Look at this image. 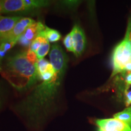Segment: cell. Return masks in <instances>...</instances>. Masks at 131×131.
Segmentation results:
<instances>
[{
	"instance_id": "d6986e66",
	"label": "cell",
	"mask_w": 131,
	"mask_h": 131,
	"mask_svg": "<svg viewBox=\"0 0 131 131\" xmlns=\"http://www.w3.org/2000/svg\"><path fill=\"white\" fill-rule=\"evenodd\" d=\"M4 95V88L3 85L0 83V107L2 105L3 101V97Z\"/></svg>"
},
{
	"instance_id": "4fadbf2b",
	"label": "cell",
	"mask_w": 131,
	"mask_h": 131,
	"mask_svg": "<svg viewBox=\"0 0 131 131\" xmlns=\"http://www.w3.org/2000/svg\"><path fill=\"white\" fill-rule=\"evenodd\" d=\"M35 69L38 77L40 76L44 73L46 72L48 70L52 69L53 67L50 63L45 59H41V60H38L35 63Z\"/></svg>"
},
{
	"instance_id": "cb8c5ba5",
	"label": "cell",
	"mask_w": 131,
	"mask_h": 131,
	"mask_svg": "<svg viewBox=\"0 0 131 131\" xmlns=\"http://www.w3.org/2000/svg\"><path fill=\"white\" fill-rule=\"evenodd\" d=\"M1 17H2V16H1V15H0V19L1 18Z\"/></svg>"
},
{
	"instance_id": "603a6c76",
	"label": "cell",
	"mask_w": 131,
	"mask_h": 131,
	"mask_svg": "<svg viewBox=\"0 0 131 131\" xmlns=\"http://www.w3.org/2000/svg\"><path fill=\"white\" fill-rule=\"evenodd\" d=\"M3 13V1L0 0V14Z\"/></svg>"
},
{
	"instance_id": "277c9868",
	"label": "cell",
	"mask_w": 131,
	"mask_h": 131,
	"mask_svg": "<svg viewBox=\"0 0 131 131\" xmlns=\"http://www.w3.org/2000/svg\"><path fill=\"white\" fill-rule=\"evenodd\" d=\"M50 63L57 75L64 77L68 67V57L59 45H53L49 53Z\"/></svg>"
},
{
	"instance_id": "30bf717a",
	"label": "cell",
	"mask_w": 131,
	"mask_h": 131,
	"mask_svg": "<svg viewBox=\"0 0 131 131\" xmlns=\"http://www.w3.org/2000/svg\"><path fill=\"white\" fill-rule=\"evenodd\" d=\"M45 27L46 26L40 21L35 22L26 29L23 35L29 41L32 42L36 38L40 36Z\"/></svg>"
},
{
	"instance_id": "2e32d148",
	"label": "cell",
	"mask_w": 131,
	"mask_h": 131,
	"mask_svg": "<svg viewBox=\"0 0 131 131\" xmlns=\"http://www.w3.org/2000/svg\"><path fill=\"white\" fill-rule=\"evenodd\" d=\"M63 44L69 52H73V41L71 32L66 35L63 40Z\"/></svg>"
},
{
	"instance_id": "9a60e30c",
	"label": "cell",
	"mask_w": 131,
	"mask_h": 131,
	"mask_svg": "<svg viewBox=\"0 0 131 131\" xmlns=\"http://www.w3.org/2000/svg\"><path fill=\"white\" fill-rule=\"evenodd\" d=\"M50 49V44L49 42L47 41L46 39L44 40L42 42V45H41L40 48L36 52L37 54V58L38 60H41V59H44L46 55L48 53Z\"/></svg>"
},
{
	"instance_id": "5bb4252c",
	"label": "cell",
	"mask_w": 131,
	"mask_h": 131,
	"mask_svg": "<svg viewBox=\"0 0 131 131\" xmlns=\"http://www.w3.org/2000/svg\"><path fill=\"white\" fill-rule=\"evenodd\" d=\"M114 118L124 122L131 128V106L122 112L115 114L114 115Z\"/></svg>"
},
{
	"instance_id": "ffe728a7",
	"label": "cell",
	"mask_w": 131,
	"mask_h": 131,
	"mask_svg": "<svg viewBox=\"0 0 131 131\" xmlns=\"http://www.w3.org/2000/svg\"><path fill=\"white\" fill-rule=\"evenodd\" d=\"M126 105L129 106L131 104V91L126 93Z\"/></svg>"
},
{
	"instance_id": "7402d4cb",
	"label": "cell",
	"mask_w": 131,
	"mask_h": 131,
	"mask_svg": "<svg viewBox=\"0 0 131 131\" xmlns=\"http://www.w3.org/2000/svg\"><path fill=\"white\" fill-rule=\"evenodd\" d=\"M126 83L127 85H131V72L128 73L126 77Z\"/></svg>"
},
{
	"instance_id": "8992f818",
	"label": "cell",
	"mask_w": 131,
	"mask_h": 131,
	"mask_svg": "<svg viewBox=\"0 0 131 131\" xmlns=\"http://www.w3.org/2000/svg\"><path fill=\"white\" fill-rule=\"evenodd\" d=\"M73 41V53L79 57L84 52L86 46V40L84 31L79 25L75 24L72 29Z\"/></svg>"
},
{
	"instance_id": "ac0fdd59",
	"label": "cell",
	"mask_w": 131,
	"mask_h": 131,
	"mask_svg": "<svg viewBox=\"0 0 131 131\" xmlns=\"http://www.w3.org/2000/svg\"><path fill=\"white\" fill-rule=\"evenodd\" d=\"M18 42L19 45H21V46L26 47H30V44L32 42L29 41L28 40H27V39H26V38L22 35L20 37V38H19L18 41Z\"/></svg>"
},
{
	"instance_id": "6da1fadb",
	"label": "cell",
	"mask_w": 131,
	"mask_h": 131,
	"mask_svg": "<svg viewBox=\"0 0 131 131\" xmlns=\"http://www.w3.org/2000/svg\"><path fill=\"white\" fill-rule=\"evenodd\" d=\"M63 78L55 73L50 81L42 82L38 85L25 99L16 105L15 111L32 126L41 124L52 111Z\"/></svg>"
},
{
	"instance_id": "7c38bea8",
	"label": "cell",
	"mask_w": 131,
	"mask_h": 131,
	"mask_svg": "<svg viewBox=\"0 0 131 131\" xmlns=\"http://www.w3.org/2000/svg\"><path fill=\"white\" fill-rule=\"evenodd\" d=\"M39 37L45 38L49 42H55L61 39V35L58 30L46 26L45 29L41 33Z\"/></svg>"
},
{
	"instance_id": "7a4b0ae2",
	"label": "cell",
	"mask_w": 131,
	"mask_h": 131,
	"mask_svg": "<svg viewBox=\"0 0 131 131\" xmlns=\"http://www.w3.org/2000/svg\"><path fill=\"white\" fill-rule=\"evenodd\" d=\"M35 65L26 57V51L19 52L6 58L0 73L15 89L25 91L39 80Z\"/></svg>"
},
{
	"instance_id": "44dd1931",
	"label": "cell",
	"mask_w": 131,
	"mask_h": 131,
	"mask_svg": "<svg viewBox=\"0 0 131 131\" xmlns=\"http://www.w3.org/2000/svg\"><path fill=\"white\" fill-rule=\"evenodd\" d=\"M124 72H131V61L125 66L124 68Z\"/></svg>"
},
{
	"instance_id": "5b68a950",
	"label": "cell",
	"mask_w": 131,
	"mask_h": 131,
	"mask_svg": "<svg viewBox=\"0 0 131 131\" xmlns=\"http://www.w3.org/2000/svg\"><path fill=\"white\" fill-rule=\"evenodd\" d=\"M97 131H131V128L117 118L98 119L95 120Z\"/></svg>"
},
{
	"instance_id": "9c48e42d",
	"label": "cell",
	"mask_w": 131,
	"mask_h": 131,
	"mask_svg": "<svg viewBox=\"0 0 131 131\" xmlns=\"http://www.w3.org/2000/svg\"><path fill=\"white\" fill-rule=\"evenodd\" d=\"M3 13L4 14H23L28 13L24 0H4Z\"/></svg>"
},
{
	"instance_id": "ba28073f",
	"label": "cell",
	"mask_w": 131,
	"mask_h": 131,
	"mask_svg": "<svg viewBox=\"0 0 131 131\" xmlns=\"http://www.w3.org/2000/svg\"><path fill=\"white\" fill-rule=\"evenodd\" d=\"M35 22V21L34 19L30 18H21L18 22H17V23L15 24L12 32L4 41H9L16 44L19 38L24 34L26 29Z\"/></svg>"
},
{
	"instance_id": "e0dca14e",
	"label": "cell",
	"mask_w": 131,
	"mask_h": 131,
	"mask_svg": "<svg viewBox=\"0 0 131 131\" xmlns=\"http://www.w3.org/2000/svg\"><path fill=\"white\" fill-rule=\"evenodd\" d=\"M45 38L42 37H38L32 42H31L30 47H29V49L32 51L34 52H37V51L40 48L41 45H42V42L45 40Z\"/></svg>"
},
{
	"instance_id": "8fae6325",
	"label": "cell",
	"mask_w": 131,
	"mask_h": 131,
	"mask_svg": "<svg viewBox=\"0 0 131 131\" xmlns=\"http://www.w3.org/2000/svg\"><path fill=\"white\" fill-rule=\"evenodd\" d=\"M24 3L28 13L46 7L50 4L49 1L43 0H24Z\"/></svg>"
},
{
	"instance_id": "3957f363",
	"label": "cell",
	"mask_w": 131,
	"mask_h": 131,
	"mask_svg": "<svg viewBox=\"0 0 131 131\" xmlns=\"http://www.w3.org/2000/svg\"><path fill=\"white\" fill-rule=\"evenodd\" d=\"M131 61V18L127 25L124 39L115 47L112 56L113 72L112 77L124 72V68Z\"/></svg>"
},
{
	"instance_id": "52a82bcc",
	"label": "cell",
	"mask_w": 131,
	"mask_h": 131,
	"mask_svg": "<svg viewBox=\"0 0 131 131\" xmlns=\"http://www.w3.org/2000/svg\"><path fill=\"white\" fill-rule=\"evenodd\" d=\"M20 16H2L0 19V44L7 38Z\"/></svg>"
}]
</instances>
